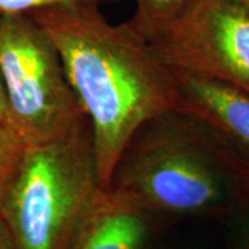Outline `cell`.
Wrapping results in <instances>:
<instances>
[{"label": "cell", "mask_w": 249, "mask_h": 249, "mask_svg": "<svg viewBox=\"0 0 249 249\" xmlns=\"http://www.w3.org/2000/svg\"><path fill=\"white\" fill-rule=\"evenodd\" d=\"M52 39L89 119L98 176L108 188L145 124L183 107L178 75L130 24H112L97 3L29 14Z\"/></svg>", "instance_id": "obj_1"}, {"label": "cell", "mask_w": 249, "mask_h": 249, "mask_svg": "<svg viewBox=\"0 0 249 249\" xmlns=\"http://www.w3.org/2000/svg\"><path fill=\"white\" fill-rule=\"evenodd\" d=\"M108 188L151 214L222 217L249 208V165L201 119L178 109L137 132Z\"/></svg>", "instance_id": "obj_2"}, {"label": "cell", "mask_w": 249, "mask_h": 249, "mask_svg": "<svg viewBox=\"0 0 249 249\" xmlns=\"http://www.w3.org/2000/svg\"><path fill=\"white\" fill-rule=\"evenodd\" d=\"M101 188L88 119L58 140L24 148L0 212L17 249H72Z\"/></svg>", "instance_id": "obj_3"}, {"label": "cell", "mask_w": 249, "mask_h": 249, "mask_svg": "<svg viewBox=\"0 0 249 249\" xmlns=\"http://www.w3.org/2000/svg\"><path fill=\"white\" fill-rule=\"evenodd\" d=\"M0 73L9 126L24 148L88 121L55 46L29 14L0 16Z\"/></svg>", "instance_id": "obj_4"}, {"label": "cell", "mask_w": 249, "mask_h": 249, "mask_svg": "<svg viewBox=\"0 0 249 249\" xmlns=\"http://www.w3.org/2000/svg\"><path fill=\"white\" fill-rule=\"evenodd\" d=\"M152 45L175 71L249 96V9L238 0H196Z\"/></svg>", "instance_id": "obj_5"}, {"label": "cell", "mask_w": 249, "mask_h": 249, "mask_svg": "<svg viewBox=\"0 0 249 249\" xmlns=\"http://www.w3.org/2000/svg\"><path fill=\"white\" fill-rule=\"evenodd\" d=\"M175 72L181 89V109L208 124L249 165L248 94L220 83Z\"/></svg>", "instance_id": "obj_6"}, {"label": "cell", "mask_w": 249, "mask_h": 249, "mask_svg": "<svg viewBox=\"0 0 249 249\" xmlns=\"http://www.w3.org/2000/svg\"><path fill=\"white\" fill-rule=\"evenodd\" d=\"M150 216L132 198L101 188L72 249H142Z\"/></svg>", "instance_id": "obj_7"}, {"label": "cell", "mask_w": 249, "mask_h": 249, "mask_svg": "<svg viewBox=\"0 0 249 249\" xmlns=\"http://www.w3.org/2000/svg\"><path fill=\"white\" fill-rule=\"evenodd\" d=\"M196 0H134L136 16L129 22L142 37L154 43L183 17Z\"/></svg>", "instance_id": "obj_8"}, {"label": "cell", "mask_w": 249, "mask_h": 249, "mask_svg": "<svg viewBox=\"0 0 249 249\" xmlns=\"http://www.w3.org/2000/svg\"><path fill=\"white\" fill-rule=\"evenodd\" d=\"M24 152V145L13 130L0 124V196L16 173Z\"/></svg>", "instance_id": "obj_9"}, {"label": "cell", "mask_w": 249, "mask_h": 249, "mask_svg": "<svg viewBox=\"0 0 249 249\" xmlns=\"http://www.w3.org/2000/svg\"><path fill=\"white\" fill-rule=\"evenodd\" d=\"M83 3H97V0H0V16L31 14L39 10L67 7Z\"/></svg>", "instance_id": "obj_10"}, {"label": "cell", "mask_w": 249, "mask_h": 249, "mask_svg": "<svg viewBox=\"0 0 249 249\" xmlns=\"http://www.w3.org/2000/svg\"><path fill=\"white\" fill-rule=\"evenodd\" d=\"M0 249H17L13 235L9 230V226L0 212Z\"/></svg>", "instance_id": "obj_11"}, {"label": "cell", "mask_w": 249, "mask_h": 249, "mask_svg": "<svg viewBox=\"0 0 249 249\" xmlns=\"http://www.w3.org/2000/svg\"><path fill=\"white\" fill-rule=\"evenodd\" d=\"M0 124L9 126V118H7V106H6V97L3 90V82H1V73H0Z\"/></svg>", "instance_id": "obj_12"}, {"label": "cell", "mask_w": 249, "mask_h": 249, "mask_svg": "<svg viewBox=\"0 0 249 249\" xmlns=\"http://www.w3.org/2000/svg\"><path fill=\"white\" fill-rule=\"evenodd\" d=\"M238 1H240V3H242L244 6H247V7L249 9V0H238Z\"/></svg>", "instance_id": "obj_13"}, {"label": "cell", "mask_w": 249, "mask_h": 249, "mask_svg": "<svg viewBox=\"0 0 249 249\" xmlns=\"http://www.w3.org/2000/svg\"><path fill=\"white\" fill-rule=\"evenodd\" d=\"M242 249H249V240L245 242V245H244V248Z\"/></svg>", "instance_id": "obj_14"}]
</instances>
